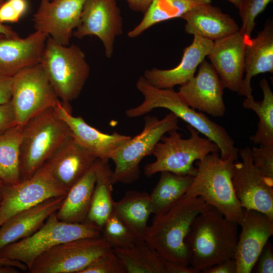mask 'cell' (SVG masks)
<instances>
[{"mask_svg":"<svg viewBox=\"0 0 273 273\" xmlns=\"http://www.w3.org/2000/svg\"><path fill=\"white\" fill-rule=\"evenodd\" d=\"M239 224L215 207L206 205L194 219L186 242L190 266L196 273L234 258Z\"/></svg>","mask_w":273,"mask_h":273,"instance_id":"6da1fadb","label":"cell"},{"mask_svg":"<svg viewBox=\"0 0 273 273\" xmlns=\"http://www.w3.org/2000/svg\"><path fill=\"white\" fill-rule=\"evenodd\" d=\"M136 87L143 95L144 100L138 106L126 111L127 117L141 116L156 108L168 109L214 143L219 149L222 159L234 162L237 160L239 149L235 146L234 140L225 129L203 113L189 107L178 92L173 88H157L150 84L143 76L138 79Z\"/></svg>","mask_w":273,"mask_h":273,"instance_id":"7a4b0ae2","label":"cell"},{"mask_svg":"<svg viewBox=\"0 0 273 273\" xmlns=\"http://www.w3.org/2000/svg\"><path fill=\"white\" fill-rule=\"evenodd\" d=\"M206 205L200 197L181 198L166 212L155 215L144 240L164 259L190 266L186 240L194 219Z\"/></svg>","mask_w":273,"mask_h":273,"instance_id":"3957f363","label":"cell"},{"mask_svg":"<svg viewBox=\"0 0 273 273\" xmlns=\"http://www.w3.org/2000/svg\"><path fill=\"white\" fill-rule=\"evenodd\" d=\"M234 162L222 159L219 151L210 153L196 161V173L181 198L200 197L206 204L215 207L228 219L239 224L244 209L233 186Z\"/></svg>","mask_w":273,"mask_h":273,"instance_id":"277c9868","label":"cell"},{"mask_svg":"<svg viewBox=\"0 0 273 273\" xmlns=\"http://www.w3.org/2000/svg\"><path fill=\"white\" fill-rule=\"evenodd\" d=\"M71 135L68 126L54 108L44 111L23 125L21 181L31 176Z\"/></svg>","mask_w":273,"mask_h":273,"instance_id":"5b68a950","label":"cell"},{"mask_svg":"<svg viewBox=\"0 0 273 273\" xmlns=\"http://www.w3.org/2000/svg\"><path fill=\"white\" fill-rule=\"evenodd\" d=\"M59 100L65 104L79 96L87 80L90 67L77 46H64L48 36L40 62Z\"/></svg>","mask_w":273,"mask_h":273,"instance_id":"8992f818","label":"cell"},{"mask_svg":"<svg viewBox=\"0 0 273 273\" xmlns=\"http://www.w3.org/2000/svg\"><path fill=\"white\" fill-rule=\"evenodd\" d=\"M190 132L188 139H183L177 130L169 131L155 146L152 154L155 160L144 167V173L151 177L158 172L168 171L180 175L194 176L197 172L195 162L207 155L219 152L218 146L188 125Z\"/></svg>","mask_w":273,"mask_h":273,"instance_id":"52a82bcc","label":"cell"},{"mask_svg":"<svg viewBox=\"0 0 273 273\" xmlns=\"http://www.w3.org/2000/svg\"><path fill=\"white\" fill-rule=\"evenodd\" d=\"M101 236V230L93 224L63 221L57 218L55 212L33 234L1 249L0 257L19 261L26 266L28 271L38 256L57 245Z\"/></svg>","mask_w":273,"mask_h":273,"instance_id":"ba28073f","label":"cell"},{"mask_svg":"<svg viewBox=\"0 0 273 273\" xmlns=\"http://www.w3.org/2000/svg\"><path fill=\"white\" fill-rule=\"evenodd\" d=\"M178 119L172 112L161 120L155 116L145 117L141 132L131 138L111 159L114 163L112 170L114 184H130L139 178V165L142 160L152 154L156 144L166 133L180 129Z\"/></svg>","mask_w":273,"mask_h":273,"instance_id":"9c48e42d","label":"cell"},{"mask_svg":"<svg viewBox=\"0 0 273 273\" xmlns=\"http://www.w3.org/2000/svg\"><path fill=\"white\" fill-rule=\"evenodd\" d=\"M112 247L101 236L57 245L38 256L30 273H81Z\"/></svg>","mask_w":273,"mask_h":273,"instance_id":"30bf717a","label":"cell"},{"mask_svg":"<svg viewBox=\"0 0 273 273\" xmlns=\"http://www.w3.org/2000/svg\"><path fill=\"white\" fill-rule=\"evenodd\" d=\"M60 101L40 64L26 68L13 78L11 101L18 125H24Z\"/></svg>","mask_w":273,"mask_h":273,"instance_id":"8fae6325","label":"cell"},{"mask_svg":"<svg viewBox=\"0 0 273 273\" xmlns=\"http://www.w3.org/2000/svg\"><path fill=\"white\" fill-rule=\"evenodd\" d=\"M67 191L55 179L44 163L29 178L0 187V226L15 214Z\"/></svg>","mask_w":273,"mask_h":273,"instance_id":"7c38bea8","label":"cell"},{"mask_svg":"<svg viewBox=\"0 0 273 273\" xmlns=\"http://www.w3.org/2000/svg\"><path fill=\"white\" fill-rule=\"evenodd\" d=\"M239 156L241 161L234 163L232 181L241 206L273 219V184L266 180L254 166L249 146L239 149Z\"/></svg>","mask_w":273,"mask_h":273,"instance_id":"4fadbf2b","label":"cell"},{"mask_svg":"<svg viewBox=\"0 0 273 273\" xmlns=\"http://www.w3.org/2000/svg\"><path fill=\"white\" fill-rule=\"evenodd\" d=\"M122 32V18L116 0H86L73 35L78 38L97 36L103 43L106 57L110 58L115 38Z\"/></svg>","mask_w":273,"mask_h":273,"instance_id":"5bb4252c","label":"cell"},{"mask_svg":"<svg viewBox=\"0 0 273 273\" xmlns=\"http://www.w3.org/2000/svg\"><path fill=\"white\" fill-rule=\"evenodd\" d=\"M86 0L41 1L33 15L34 27L59 44H70Z\"/></svg>","mask_w":273,"mask_h":273,"instance_id":"9a60e30c","label":"cell"},{"mask_svg":"<svg viewBox=\"0 0 273 273\" xmlns=\"http://www.w3.org/2000/svg\"><path fill=\"white\" fill-rule=\"evenodd\" d=\"M224 88L211 64L204 59L199 65L197 74L180 85L178 92L191 108L218 117L225 113Z\"/></svg>","mask_w":273,"mask_h":273,"instance_id":"2e32d148","label":"cell"},{"mask_svg":"<svg viewBox=\"0 0 273 273\" xmlns=\"http://www.w3.org/2000/svg\"><path fill=\"white\" fill-rule=\"evenodd\" d=\"M239 225L241 230L234 257L237 273H250L273 235V219L259 211L244 209Z\"/></svg>","mask_w":273,"mask_h":273,"instance_id":"e0dca14e","label":"cell"},{"mask_svg":"<svg viewBox=\"0 0 273 273\" xmlns=\"http://www.w3.org/2000/svg\"><path fill=\"white\" fill-rule=\"evenodd\" d=\"M54 108L68 126L75 142L97 159L109 161L131 138L116 132L112 134L101 132L89 125L81 117L73 116L68 105L60 101Z\"/></svg>","mask_w":273,"mask_h":273,"instance_id":"ac0fdd59","label":"cell"},{"mask_svg":"<svg viewBox=\"0 0 273 273\" xmlns=\"http://www.w3.org/2000/svg\"><path fill=\"white\" fill-rule=\"evenodd\" d=\"M238 31L213 41L208 55L224 88L238 93L243 82L248 40Z\"/></svg>","mask_w":273,"mask_h":273,"instance_id":"d6986e66","label":"cell"},{"mask_svg":"<svg viewBox=\"0 0 273 273\" xmlns=\"http://www.w3.org/2000/svg\"><path fill=\"white\" fill-rule=\"evenodd\" d=\"M48 36L36 30L24 38L0 35V75L14 77L40 64Z\"/></svg>","mask_w":273,"mask_h":273,"instance_id":"ffe728a7","label":"cell"},{"mask_svg":"<svg viewBox=\"0 0 273 273\" xmlns=\"http://www.w3.org/2000/svg\"><path fill=\"white\" fill-rule=\"evenodd\" d=\"M213 41L194 35L192 43L184 50L181 61L170 69L152 68L143 76L153 86L159 88H173L185 83L195 75L196 70L210 52Z\"/></svg>","mask_w":273,"mask_h":273,"instance_id":"44dd1931","label":"cell"},{"mask_svg":"<svg viewBox=\"0 0 273 273\" xmlns=\"http://www.w3.org/2000/svg\"><path fill=\"white\" fill-rule=\"evenodd\" d=\"M97 159L71 135L45 163L57 181L68 191L94 165Z\"/></svg>","mask_w":273,"mask_h":273,"instance_id":"7402d4cb","label":"cell"},{"mask_svg":"<svg viewBox=\"0 0 273 273\" xmlns=\"http://www.w3.org/2000/svg\"><path fill=\"white\" fill-rule=\"evenodd\" d=\"M65 196L48 199L7 219L0 226V250L37 231L50 215L57 212Z\"/></svg>","mask_w":273,"mask_h":273,"instance_id":"603a6c76","label":"cell"},{"mask_svg":"<svg viewBox=\"0 0 273 273\" xmlns=\"http://www.w3.org/2000/svg\"><path fill=\"white\" fill-rule=\"evenodd\" d=\"M181 18L186 21V33L213 41L238 32L240 28L228 14L211 3L198 5Z\"/></svg>","mask_w":273,"mask_h":273,"instance_id":"cb8c5ba5","label":"cell"},{"mask_svg":"<svg viewBox=\"0 0 273 273\" xmlns=\"http://www.w3.org/2000/svg\"><path fill=\"white\" fill-rule=\"evenodd\" d=\"M112 249L126 273H196L190 266L164 259L144 239L130 247Z\"/></svg>","mask_w":273,"mask_h":273,"instance_id":"d4e9b609","label":"cell"},{"mask_svg":"<svg viewBox=\"0 0 273 273\" xmlns=\"http://www.w3.org/2000/svg\"><path fill=\"white\" fill-rule=\"evenodd\" d=\"M245 75L238 93L247 98H253L251 79L257 75L273 72V24L265 23L263 29L254 38L248 40L245 53Z\"/></svg>","mask_w":273,"mask_h":273,"instance_id":"484cf974","label":"cell"},{"mask_svg":"<svg viewBox=\"0 0 273 273\" xmlns=\"http://www.w3.org/2000/svg\"><path fill=\"white\" fill-rule=\"evenodd\" d=\"M95 163L67 192L56 212L57 218L70 223L85 221L89 210L96 181Z\"/></svg>","mask_w":273,"mask_h":273,"instance_id":"4316f807","label":"cell"},{"mask_svg":"<svg viewBox=\"0 0 273 273\" xmlns=\"http://www.w3.org/2000/svg\"><path fill=\"white\" fill-rule=\"evenodd\" d=\"M113 211L136 238L144 239L148 228V220L153 213L149 194L128 191L121 200L115 201Z\"/></svg>","mask_w":273,"mask_h":273,"instance_id":"83f0119b","label":"cell"},{"mask_svg":"<svg viewBox=\"0 0 273 273\" xmlns=\"http://www.w3.org/2000/svg\"><path fill=\"white\" fill-rule=\"evenodd\" d=\"M96 181L88 213L85 222L101 230L113 210L112 170L108 161L97 159L95 162Z\"/></svg>","mask_w":273,"mask_h":273,"instance_id":"f1b7e54d","label":"cell"},{"mask_svg":"<svg viewBox=\"0 0 273 273\" xmlns=\"http://www.w3.org/2000/svg\"><path fill=\"white\" fill-rule=\"evenodd\" d=\"M157 184L149 194L153 213L161 215L171 208L186 194L194 176L168 171L161 172Z\"/></svg>","mask_w":273,"mask_h":273,"instance_id":"f546056e","label":"cell"},{"mask_svg":"<svg viewBox=\"0 0 273 273\" xmlns=\"http://www.w3.org/2000/svg\"><path fill=\"white\" fill-rule=\"evenodd\" d=\"M206 3H211V0H152L142 20L127 35L131 38L136 37L152 26L166 20L181 18L194 7Z\"/></svg>","mask_w":273,"mask_h":273,"instance_id":"4dcf8cb0","label":"cell"},{"mask_svg":"<svg viewBox=\"0 0 273 273\" xmlns=\"http://www.w3.org/2000/svg\"><path fill=\"white\" fill-rule=\"evenodd\" d=\"M259 85L262 100L256 102L254 98H246L242 105L245 109L253 111L259 118L257 129L250 139L256 145H273V93L265 78L260 81Z\"/></svg>","mask_w":273,"mask_h":273,"instance_id":"1f68e13d","label":"cell"},{"mask_svg":"<svg viewBox=\"0 0 273 273\" xmlns=\"http://www.w3.org/2000/svg\"><path fill=\"white\" fill-rule=\"evenodd\" d=\"M22 126L17 124L0 135V180L6 185H14L21 181Z\"/></svg>","mask_w":273,"mask_h":273,"instance_id":"d6a6232c","label":"cell"},{"mask_svg":"<svg viewBox=\"0 0 273 273\" xmlns=\"http://www.w3.org/2000/svg\"><path fill=\"white\" fill-rule=\"evenodd\" d=\"M101 236L112 248L130 247L139 239L113 211L101 230Z\"/></svg>","mask_w":273,"mask_h":273,"instance_id":"836d02e7","label":"cell"},{"mask_svg":"<svg viewBox=\"0 0 273 273\" xmlns=\"http://www.w3.org/2000/svg\"><path fill=\"white\" fill-rule=\"evenodd\" d=\"M272 0H243L238 9L242 20L239 31L247 39H250L256 26L255 19Z\"/></svg>","mask_w":273,"mask_h":273,"instance_id":"e575fe53","label":"cell"},{"mask_svg":"<svg viewBox=\"0 0 273 273\" xmlns=\"http://www.w3.org/2000/svg\"><path fill=\"white\" fill-rule=\"evenodd\" d=\"M254 166L269 183L273 184V145L251 149Z\"/></svg>","mask_w":273,"mask_h":273,"instance_id":"d590c367","label":"cell"},{"mask_svg":"<svg viewBox=\"0 0 273 273\" xmlns=\"http://www.w3.org/2000/svg\"><path fill=\"white\" fill-rule=\"evenodd\" d=\"M81 273H126L113 249L96 259Z\"/></svg>","mask_w":273,"mask_h":273,"instance_id":"8d00e7d4","label":"cell"},{"mask_svg":"<svg viewBox=\"0 0 273 273\" xmlns=\"http://www.w3.org/2000/svg\"><path fill=\"white\" fill-rule=\"evenodd\" d=\"M16 115L11 100L0 105V135L17 125Z\"/></svg>","mask_w":273,"mask_h":273,"instance_id":"74e56055","label":"cell"},{"mask_svg":"<svg viewBox=\"0 0 273 273\" xmlns=\"http://www.w3.org/2000/svg\"><path fill=\"white\" fill-rule=\"evenodd\" d=\"M256 272H273V251L270 243L268 241L259 255L255 265Z\"/></svg>","mask_w":273,"mask_h":273,"instance_id":"f35d334b","label":"cell"},{"mask_svg":"<svg viewBox=\"0 0 273 273\" xmlns=\"http://www.w3.org/2000/svg\"><path fill=\"white\" fill-rule=\"evenodd\" d=\"M21 16L15 10L10 3L4 2L0 6V22H17Z\"/></svg>","mask_w":273,"mask_h":273,"instance_id":"ab89813d","label":"cell"},{"mask_svg":"<svg viewBox=\"0 0 273 273\" xmlns=\"http://www.w3.org/2000/svg\"><path fill=\"white\" fill-rule=\"evenodd\" d=\"M203 273H237L235 258H232L213 265Z\"/></svg>","mask_w":273,"mask_h":273,"instance_id":"60d3db41","label":"cell"},{"mask_svg":"<svg viewBox=\"0 0 273 273\" xmlns=\"http://www.w3.org/2000/svg\"><path fill=\"white\" fill-rule=\"evenodd\" d=\"M13 78L0 75V105L11 99Z\"/></svg>","mask_w":273,"mask_h":273,"instance_id":"b9f144b4","label":"cell"},{"mask_svg":"<svg viewBox=\"0 0 273 273\" xmlns=\"http://www.w3.org/2000/svg\"><path fill=\"white\" fill-rule=\"evenodd\" d=\"M129 7L135 12L144 13L152 0H125Z\"/></svg>","mask_w":273,"mask_h":273,"instance_id":"7bdbcfd3","label":"cell"},{"mask_svg":"<svg viewBox=\"0 0 273 273\" xmlns=\"http://www.w3.org/2000/svg\"><path fill=\"white\" fill-rule=\"evenodd\" d=\"M8 1L21 16L26 12L28 5L26 0H8Z\"/></svg>","mask_w":273,"mask_h":273,"instance_id":"ee69618b","label":"cell"},{"mask_svg":"<svg viewBox=\"0 0 273 273\" xmlns=\"http://www.w3.org/2000/svg\"><path fill=\"white\" fill-rule=\"evenodd\" d=\"M0 265H10L18 268L21 271H27L26 266L23 263L15 260L0 257Z\"/></svg>","mask_w":273,"mask_h":273,"instance_id":"f6af8a7d","label":"cell"},{"mask_svg":"<svg viewBox=\"0 0 273 273\" xmlns=\"http://www.w3.org/2000/svg\"><path fill=\"white\" fill-rule=\"evenodd\" d=\"M4 2V0H0V6ZM0 35H4L6 36L13 38L19 37V35L15 32L11 27L6 26L0 22Z\"/></svg>","mask_w":273,"mask_h":273,"instance_id":"bcb514c9","label":"cell"},{"mask_svg":"<svg viewBox=\"0 0 273 273\" xmlns=\"http://www.w3.org/2000/svg\"><path fill=\"white\" fill-rule=\"evenodd\" d=\"M20 270L10 265H0V273H19Z\"/></svg>","mask_w":273,"mask_h":273,"instance_id":"7dc6e473","label":"cell"},{"mask_svg":"<svg viewBox=\"0 0 273 273\" xmlns=\"http://www.w3.org/2000/svg\"><path fill=\"white\" fill-rule=\"evenodd\" d=\"M228 1L231 3L233 4L238 9H239L243 0H228Z\"/></svg>","mask_w":273,"mask_h":273,"instance_id":"c3c4849f","label":"cell"},{"mask_svg":"<svg viewBox=\"0 0 273 273\" xmlns=\"http://www.w3.org/2000/svg\"><path fill=\"white\" fill-rule=\"evenodd\" d=\"M4 184H5L1 180H0V187L3 186Z\"/></svg>","mask_w":273,"mask_h":273,"instance_id":"681fc988","label":"cell"},{"mask_svg":"<svg viewBox=\"0 0 273 273\" xmlns=\"http://www.w3.org/2000/svg\"><path fill=\"white\" fill-rule=\"evenodd\" d=\"M1 195H0V203H1Z\"/></svg>","mask_w":273,"mask_h":273,"instance_id":"f907efd6","label":"cell"},{"mask_svg":"<svg viewBox=\"0 0 273 273\" xmlns=\"http://www.w3.org/2000/svg\"><path fill=\"white\" fill-rule=\"evenodd\" d=\"M41 1H51V0H41Z\"/></svg>","mask_w":273,"mask_h":273,"instance_id":"816d5d0a","label":"cell"}]
</instances>
